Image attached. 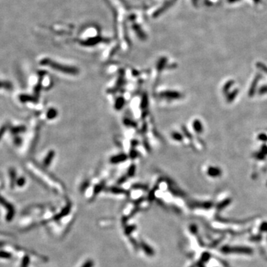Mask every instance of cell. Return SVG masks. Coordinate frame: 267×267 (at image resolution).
Wrapping results in <instances>:
<instances>
[{"label": "cell", "instance_id": "cell-7", "mask_svg": "<svg viewBox=\"0 0 267 267\" xmlns=\"http://www.w3.org/2000/svg\"><path fill=\"white\" fill-rule=\"evenodd\" d=\"M236 1H238V0H228V2H229V3H234V2H236Z\"/></svg>", "mask_w": 267, "mask_h": 267}, {"label": "cell", "instance_id": "cell-8", "mask_svg": "<svg viewBox=\"0 0 267 267\" xmlns=\"http://www.w3.org/2000/svg\"><path fill=\"white\" fill-rule=\"evenodd\" d=\"M254 2H255V3H258V2H259V1H260V0H254Z\"/></svg>", "mask_w": 267, "mask_h": 267}, {"label": "cell", "instance_id": "cell-4", "mask_svg": "<svg viewBox=\"0 0 267 267\" xmlns=\"http://www.w3.org/2000/svg\"><path fill=\"white\" fill-rule=\"evenodd\" d=\"M52 157H53V153L49 154V155H48V157H47V158L45 159V164L46 165L49 164L50 162V159H51Z\"/></svg>", "mask_w": 267, "mask_h": 267}, {"label": "cell", "instance_id": "cell-5", "mask_svg": "<svg viewBox=\"0 0 267 267\" xmlns=\"http://www.w3.org/2000/svg\"><path fill=\"white\" fill-rule=\"evenodd\" d=\"M23 130H25V128H24V127H22V126L17 127V128L13 129V132H15V133L19 132V131H22Z\"/></svg>", "mask_w": 267, "mask_h": 267}, {"label": "cell", "instance_id": "cell-6", "mask_svg": "<svg viewBox=\"0 0 267 267\" xmlns=\"http://www.w3.org/2000/svg\"><path fill=\"white\" fill-rule=\"evenodd\" d=\"M5 129H6V126H3V128H1V130H0V139H1V137L2 136H3L4 132H5Z\"/></svg>", "mask_w": 267, "mask_h": 267}, {"label": "cell", "instance_id": "cell-2", "mask_svg": "<svg viewBox=\"0 0 267 267\" xmlns=\"http://www.w3.org/2000/svg\"><path fill=\"white\" fill-rule=\"evenodd\" d=\"M12 86L8 82H0V88H5L8 89H11Z\"/></svg>", "mask_w": 267, "mask_h": 267}, {"label": "cell", "instance_id": "cell-3", "mask_svg": "<svg viewBox=\"0 0 267 267\" xmlns=\"http://www.w3.org/2000/svg\"><path fill=\"white\" fill-rule=\"evenodd\" d=\"M56 115V111L55 110H53V109L50 110L49 112L48 113V117H49V118H53V117H55Z\"/></svg>", "mask_w": 267, "mask_h": 267}, {"label": "cell", "instance_id": "cell-1", "mask_svg": "<svg viewBox=\"0 0 267 267\" xmlns=\"http://www.w3.org/2000/svg\"><path fill=\"white\" fill-rule=\"evenodd\" d=\"M48 64L50 65V66L53 67V68H55V69L60 70V71H62V72L68 73V74H75V73L76 72V69H74V68H68H68H67V67H65H65L60 66V65H57V64L53 63V62H48Z\"/></svg>", "mask_w": 267, "mask_h": 267}]
</instances>
